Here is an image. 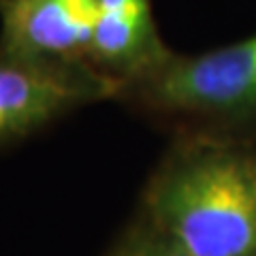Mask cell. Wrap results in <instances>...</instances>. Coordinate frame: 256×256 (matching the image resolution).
Segmentation results:
<instances>
[{"label": "cell", "mask_w": 256, "mask_h": 256, "mask_svg": "<svg viewBox=\"0 0 256 256\" xmlns=\"http://www.w3.org/2000/svg\"><path fill=\"white\" fill-rule=\"evenodd\" d=\"M141 214L190 256H256V143L182 132L150 178Z\"/></svg>", "instance_id": "6da1fadb"}, {"label": "cell", "mask_w": 256, "mask_h": 256, "mask_svg": "<svg viewBox=\"0 0 256 256\" xmlns=\"http://www.w3.org/2000/svg\"><path fill=\"white\" fill-rule=\"evenodd\" d=\"M118 100L182 124V132L248 137L256 128V32L203 54H171Z\"/></svg>", "instance_id": "7a4b0ae2"}, {"label": "cell", "mask_w": 256, "mask_h": 256, "mask_svg": "<svg viewBox=\"0 0 256 256\" xmlns=\"http://www.w3.org/2000/svg\"><path fill=\"white\" fill-rule=\"evenodd\" d=\"M118 96L120 84L88 62L36 60L0 50V150Z\"/></svg>", "instance_id": "3957f363"}, {"label": "cell", "mask_w": 256, "mask_h": 256, "mask_svg": "<svg viewBox=\"0 0 256 256\" xmlns=\"http://www.w3.org/2000/svg\"><path fill=\"white\" fill-rule=\"evenodd\" d=\"M100 0H0V50L24 58L88 62Z\"/></svg>", "instance_id": "277c9868"}, {"label": "cell", "mask_w": 256, "mask_h": 256, "mask_svg": "<svg viewBox=\"0 0 256 256\" xmlns=\"http://www.w3.org/2000/svg\"><path fill=\"white\" fill-rule=\"evenodd\" d=\"M173 50L162 41L152 0H100L88 64L122 86L160 66Z\"/></svg>", "instance_id": "5b68a950"}, {"label": "cell", "mask_w": 256, "mask_h": 256, "mask_svg": "<svg viewBox=\"0 0 256 256\" xmlns=\"http://www.w3.org/2000/svg\"><path fill=\"white\" fill-rule=\"evenodd\" d=\"M107 256H190L184 248L160 230L146 216L124 230L120 242L111 248Z\"/></svg>", "instance_id": "8992f818"}]
</instances>
